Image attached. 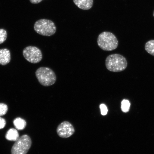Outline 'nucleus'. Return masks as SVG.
Returning <instances> with one entry per match:
<instances>
[{
  "label": "nucleus",
  "mask_w": 154,
  "mask_h": 154,
  "mask_svg": "<svg viewBox=\"0 0 154 154\" xmlns=\"http://www.w3.org/2000/svg\"><path fill=\"white\" fill-rule=\"evenodd\" d=\"M105 65L107 70L110 72H120L126 69L128 66V62L122 55L115 54L107 57Z\"/></svg>",
  "instance_id": "f257e3e1"
},
{
  "label": "nucleus",
  "mask_w": 154,
  "mask_h": 154,
  "mask_svg": "<svg viewBox=\"0 0 154 154\" xmlns=\"http://www.w3.org/2000/svg\"><path fill=\"white\" fill-rule=\"evenodd\" d=\"M99 47L103 51H111L118 47L119 42L114 34L110 32H104L99 35L97 38Z\"/></svg>",
  "instance_id": "f03ea898"
},
{
  "label": "nucleus",
  "mask_w": 154,
  "mask_h": 154,
  "mask_svg": "<svg viewBox=\"0 0 154 154\" xmlns=\"http://www.w3.org/2000/svg\"><path fill=\"white\" fill-rule=\"evenodd\" d=\"M35 75L39 83L44 86L52 85L56 82L55 73L49 67H39L36 71Z\"/></svg>",
  "instance_id": "7ed1b4c3"
},
{
  "label": "nucleus",
  "mask_w": 154,
  "mask_h": 154,
  "mask_svg": "<svg viewBox=\"0 0 154 154\" xmlns=\"http://www.w3.org/2000/svg\"><path fill=\"white\" fill-rule=\"evenodd\" d=\"M34 29L40 35L50 36L56 32L57 28L52 21L47 19H40L34 25Z\"/></svg>",
  "instance_id": "20e7f679"
},
{
  "label": "nucleus",
  "mask_w": 154,
  "mask_h": 154,
  "mask_svg": "<svg viewBox=\"0 0 154 154\" xmlns=\"http://www.w3.org/2000/svg\"><path fill=\"white\" fill-rule=\"evenodd\" d=\"M32 144V140L30 137L28 135H23L15 141L11 148V154H26Z\"/></svg>",
  "instance_id": "39448f33"
},
{
  "label": "nucleus",
  "mask_w": 154,
  "mask_h": 154,
  "mask_svg": "<svg viewBox=\"0 0 154 154\" xmlns=\"http://www.w3.org/2000/svg\"><path fill=\"white\" fill-rule=\"evenodd\" d=\"M23 54L26 60L32 63H39L43 58L41 50L34 46H29L25 48Z\"/></svg>",
  "instance_id": "423d86ee"
},
{
  "label": "nucleus",
  "mask_w": 154,
  "mask_h": 154,
  "mask_svg": "<svg viewBox=\"0 0 154 154\" xmlns=\"http://www.w3.org/2000/svg\"><path fill=\"white\" fill-rule=\"evenodd\" d=\"M57 131L60 137L65 138L72 135L74 133L75 129L71 123L68 121H64L57 127Z\"/></svg>",
  "instance_id": "0eeeda50"
},
{
  "label": "nucleus",
  "mask_w": 154,
  "mask_h": 154,
  "mask_svg": "<svg viewBox=\"0 0 154 154\" xmlns=\"http://www.w3.org/2000/svg\"><path fill=\"white\" fill-rule=\"evenodd\" d=\"M11 60V55L9 50L7 48L0 49V65L5 66Z\"/></svg>",
  "instance_id": "6e6552de"
},
{
  "label": "nucleus",
  "mask_w": 154,
  "mask_h": 154,
  "mask_svg": "<svg viewBox=\"0 0 154 154\" xmlns=\"http://www.w3.org/2000/svg\"><path fill=\"white\" fill-rule=\"evenodd\" d=\"M73 2L79 8L88 10L91 8L93 5V0H73Z\"/></svg>",
  "instance_id": "1a4fd4ad"
},
{
  "label": "nucleus",
  "mask_w": 154,
  "mask_h": 154,
  "mask_svg": "<svg viewBox=\"0 0 154 154\" xmlns=\"http://www.w3.org/2000/svg\"><path fill=\"white\" fill-rule=\"evenodd\" d=\"M19 137L18 132L14 128L10 129L5 136L6 139L10 141H16Z\"/></svg>",
  "instance_id": "9d476101"
},
{
  "label": "nucleus",
  "mask_w": 154,
  "mask_h": 154,
  "mask_svg": "<svg viewBox=\"0 0 154 154\" xmlns=\"http://www.w3.org/2000/svg\"><path fill=\"white\" fill-rule=\"evenodd\" d=\"M13 124L16 129L18 130H24L26 125V121L20 117L14 119L13 121Z\"/></svg>",
  "instance_id": "9b49d317"
},
{
  "label": "nucleus",
  "mask_w": 154,
  "mask_h": 154,
  "mask_svg": "<svg viewBox=\"0 0 154 154\" xmlns=\"http://www.w3.org/2000/svg\"><path fill=\"white\" fill-rule=\"evenodd\" d=\"M145 49L148 53L154 57V40H150L146 43Z\"/></svg>",
  "instance_id": "f8f14e48"
},
{
  "label": "nucleus",
  "mask_w": 154,
  "mask_h": 154,
  "mask_svg": "<svg viewBox=\"0 0 154 154\" xmlns=\"http://www.w3.org/2000/svg\"><path fill=\"white\" fill-rule=\"evenodd\" d=\"M130 103L129 101L127 100H123L121 102V109L123 112L127 113L129 111Z\"/></svg>",
  "instance_id": "ddd939ff"
},
{
  "label": "nucleus",
  "mask_w": 154,
  "mask_h": 154,
  "mask_svg": "<svg viewBox=\"0 0 154 154\" xmlns=\"http://www.w3.org/2000/svg\"><path fill=\"white\" fill-rule=\"evenodd\" d=\"M7 33L4 29H0V44H2L7 39Z\"/></svg>",
  "instance_id": "4468645a"
},
{
  "label": "nucleus",
  "mask_w": 154,
  "mask_h": 154,
  "mask_svg": "<svg viewBox=\"0 0 154 154\" xmlns=\"http://www.w3.org/2000/svg\"><path fill=\"white\" fill-rule=\"evenodd\" d=\"M8 110V107L7 105L3 103H0V117L5 115Z\"/></svg>",
  "instance_id": "2eb2a0df"
},
{
  "label": "nucleus",
  "mask_w": 154,
  "mask_h": 154,
  "mask_svg": "<svg viewBox=\"0 0 154 154\" xmlns=\"http://www.w3.org/2000/svg\"><path fill=\"white\" fill-rule=\"evenodd\" d=\"M100 107L101 115L103 116L106 115L108 112V109L106 106L104 104H101L100 105Z\"/></svg>",
  "instance_id": "dca6fc26"
},
{
  "label": "nucleus",
  "mask_w": 154,
  "mask_h": 154,
  "mask_svg": "<svg viewBox=\"0 0 154 154\" xmlns=\"http://www.w3.org/2000/svg\"><path fill=\"white\" fill-rule=\"evenodd\" d=\"M6 121L4 119L0 117V129L5 128L6 125Z\"/></svg>",
  "instance_id": "f3484780"
},
{
  "label": "nucleus",
  "mask_w": 154,
  "mask_h": 154,
  "mask_svg": "<svg viewBox=\"0 0 154 154\" xmlns=\"http://www.w3.org/2000/svg\"><path fill=\"white\" fill-rule=\"evenodd\" d=\"M30 3L33 4H36L41 2L43 0H29Z\"/></svg>",
  "instance_id": "a211bd4d"
},
{
  "label": "nucleus",
  "mask_w": 154,
  "mask_h": 154,
  "mask_svg": "<svg viewBox=\"0 0 154 154\" xmlns=\"http://www.w3.org/2000/svg\"><path fill=\"white\" fill-rule=\"evenodd\" d=\"M153 17H154V11L153 13Z\"/></svg>",
  "instance_id": "6ab92c4d"
}]
</instances>
